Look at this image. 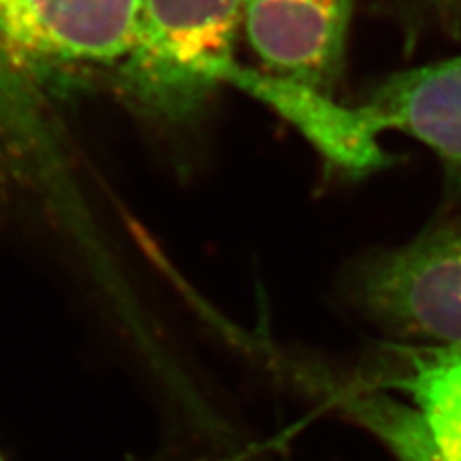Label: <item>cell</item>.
I'll list each match as a JSON object with an SVG mask.
<instances>
[{"label": "cell", "mask_w": 461, "mask_h": 461, "mask_svg": "<svg viewBox=\"0 0 461 461\" xmlns=\"http://www.w3.org/2000/svg\"><path fill=\"white\" fill-rule=\"evenodd\" d=\"M354 0H244L242 27L267 74L330 93Z\"/></svg>", "instance_id": "4"}, {"label": "cell", "mask_w": 461, "mask_h": 461, "mask_svg": "<svg viewBox=\"0 0 461 461\" xmlns=\"http://www.w3.org/2000/svg\"><path fill=\"white\" fill-rule=\"evenodd\" d=\"M215 81L233 85L277 110L342 171L364 176L386 166L381 131L364 106H342L330 93L240 66L235 58L215 69Z\"/></svg>", "instance_id": "5"}, {"label": "cell", "mask_w": 461, "mask_h": 461, "mask_svg": "<svg viewBox=\"0 0 461 461\" xmlns=\"http://www.w3.org/2000/svg\"><path fill=\"white\" fill-rule=\"evenodd\" d=\"M402 369L396 384L421 417L432 461H461V348H411Z\"/></svg>", "instance_id": "7"}, {"label": "cell", "mask_w": 461, "mask_h": 461, "mask_svg": "<svg viewBox=\"0 0 461 461\" xmlns=\"http://www.w3.org/2000/svg\"><path fill=\"white\" fill-rule=\"evenodd\" d=\"M362 106L381 133L423 142L461 181V54L393 76Z\"/></svg>", "instance_id": "6"}, {"label": "cell", "mask_w": 461, "mask_h": 461, "mask_svg": "<svg viewBox=\"0 0 461 461\" xmlns=\"http://www.w3.org/2000/svg\"><path fill=\"white\" fill-rule=\"evenodd\" d=\"M142 0H0V171L45 198L81 250L98 230L52 122V100L131 50Z\"/></svg>", "instance_id": "1"}, {"label": "cell", "mask_w": 461, "mask_h": 461, "mask_svg": "<svg viewBox=\"0 0 461 461\" xmlns=\"http://www.w3.org/2000/svg\"><path fill=\"white\" fill-rule=\"evenodd\" d=\"M242 16L244 0H142L133 47L115 66L118 89L144 113L186 120L218 86Z\"/></svg>", "instance_id": "2"}, {"label": "cell", "mask_w": 461, "mask_h": 461, "mask_svg": "<svg viewBox=\"0 0 461 461\" xmlns=\"http://www.w3.org/2000/svg\"><path fill=\"white\" fill-rule=\"evenodd\" d=\"M352 304L394 335L461 348V220L367 256L346 279Z\"/></svg>", "instance_id": "3"}, {"label": "cell", "mask_w": 461, "mask_h": 461, "mask_svg": "<svg viewBox=\"0 0 461 461\" xmlns=\"http://www.w3.org/2000/svg\"><path fill=\"white\" fill-rule=\"evenodd\" d=\"M0 461H3V457H0Z\"/></svg>", "instance_id": "8"}]
</instances>
